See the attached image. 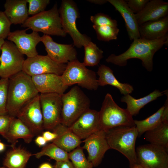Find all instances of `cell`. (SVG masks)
I'll use <instances>...</instances> for the list:
<instances>
[{
    "label": "cell",
    "mask_w": 168,
    "mask_h": 168,
    "mask_svg": "<svg viewBox=\"0 0 168 168\" xmlns=\"http://www.w3.org/2000/svg\"><path fill=\"white\" fill-rule=\"evenodd\" d=\"M168 34L155 40L141 38L134 40L126 51L118 55L112 54L106 61L119 66H124L128 60L138 58L141 60L143 66L148 71L151 72L153 68L154 55L164 45L168 44Z\"/></svg>",
    "instance_id": "cell-1"
},
{
    "label": "cell",
    "mask_w": 168,
    "mask_h": 168,
    "mask_svg": "<svg viewBox=\"0 0 168 168\" xmlns=\"http://www.w3.org/2000/svg\"><path fill=\"white\" fill-rule=\"evenodd\" d=\"M31 77L22 71L9 78L7 114L16 117L22 108L39 94Z\"/></svg>",
    "instance_id": "cell-2"
},
{
    "label": "cell",
    "mask_w": 168,
    "mask_h": 168,
    "mask_svg": "<svg viewBox=\"0 0 168 168\" xmlns=\"http://www.w3.org/2000/svg\"><path fill=\"white\" fill-rule=\"evenodd\" d=\"M105 133L110 148L124 156L129 161L130 168L138 164L135 148L138 132L135 125L117 127L105 131Z\"/></svg>",
    "instance_id": "cell-3"
},
{
    "label": "cell",
    "mask_w": 168,
    "mask_h": 168,
    "mask_svg": "<svg viewBox=\"0 0 168 168\" xmlns=\"http://www.w3.org/2000/svg\"><path fill=\"white\" fill-rule=\"evenodd\" d=\"M98 112L100 129L105 131L117 127L135 125L133 116L126 109L118 106L110 93L106 95Z\"/></svg>",
    "instance_id": "cell-4"
},
{
    "label": "cell",
    "mask_w": 168,
    "mask_h": 168,
    "mask_svg": "<svg viewBox=\"0 0 168 168\" xmlns=\"http://www.w3.org/2000/svg\"><path fill=\"white\" fill-rule=\"evenodd\" d=\"M62 107L61 123L69 127L86 111L89 109V98L77 86L61 95Z\"/></svg>",
    "instance_id": "cell-5"
},
{
    "label": "cell",
    "mask_w": 168,
    "mask_h": 168,
    "mask_svg": "<svg viewBox=\"0 0 168 168\" xmlns=\"http://www.w3.org/2000/svg\"><path fill=\"white\" fill-rule=\"evenodd\" d=\"M21 26L49 35L64 37L67 35L63 28L56 3L50 9L29 17Z\"/></svg>",
    "instance_id": "cell-6"
},
{
    "label": "cell",
    "mask_w": 168,
    "mask_h": 168,
    "mask_svg": "<svg viewBox=\"0 0 168 168\" xmlns=\"http://www.w3.org/2000/svg\"><path fill=\"white\" fill-rule=\"evenodd\" d=\"M58 10L63 28L67 34L71 36L74 46L81 48L91 41L90 37L82 34L77 29L76 21L80 17V13L74 1L62 0Z\"/></svg>",
    "instance_id": "cell-7"
},
{
    "label": "cell",
    "mask_w": 168,
    "mask_h": 168,
    "mask_svg": "<svg viewBox=\"0 0 168 168\" xmlns=\"http://www.w3.org/2000/svg\"><path fill=\"white\" fill-rule=\"evenodd\" d=\"M61 77L64 84L68 86L77 84L86 89L96 90L99 86L96 72L77 59L67 64Z\"/></svg>",
    "instance_id": "cell-8"
},
{
    "label": "cell",
    "mask_w": 168,
    "mask_h": 168,
    "mask_svg": "<svg viewBox=\"0 0 168 168\" xmlns=\"http://www.w3.org/2000/svg\"><path fill=\"white\" fill-rule=\"evenodd\" d=\"M0 56V77L9 78L22 71L25 59L12 42L5 40Z\"/></svg>",
    "instance_id": "cell-9"
},
{
    "label": "cell",
    "mask_w": 168,
    "mask_h": 168,
    "mask_svg": "<svg viewBox=\"0 0 168 168\" xmlns=\"http://www.w3.org/2000/svg\"><path fill=\"white\" fill-rule=\"evenodd\" d=\"M61 95L55 93L39 94L44 129L53 130L61 123Z\"/></svg>",
    "instance_id": "cell-10"
},
{
    "label": "cell",
    "mask_w": 168,
    "mask_h": 168,
    "mask_svg": "<svg viewBox=\"0 0 168 168\" xmlns=\"http://www.w3.org/2000/svg\"><path fill=\"white\" fill-rule=\"evenodd\" d=\"M138 164L143 168H168V152L164 147L151 143L136 149Z\"/></svg>",
    "instance_id": "cell-11"
},
{
    "label": "cell",
    "mask_w": 168,
    "mask_h": 168,
    "mask_svg": "<svg viewBox=\"0 0 168 168\" xmlns=\"http://www.w3.org/2000/svg\"><path fill=\"white\" fill-rule=\"evenodd\" d=\"M66 66L55 62L47 55H38L25 59L22 71L31 77L48 73L61 76Z\"/></svg>",
    "instance_id": "cell-12"
},
{
    "label": "cell",
    "mask_w": 168,
    "mask_h": 168,
    "mask_svg": "<svg viewBox=\"0 0 168 168\" xmlns=\"http://www.w3.org/2000/svg\"><path fill=\"white\" fill-rule=\"evenodd\" d=\"M16 118L24 124L35 136L42 131L44 129L43 120L39 94L22 108Z\"/></svg>",
    "instance_id": "cell-13"
},
{
    "label": "cell",
    "mask_w": 168,
    "mask_h": 168,
    "mask_svg": "<svg viewBox=\"0 0 168 168\" xmlns=\"http://www.w3.org/2000/svg\"><path fill=\"white\" fill-rule=\"evenodd\" d=\"M82 147L88 153L87 160L96 167L101 163L106 152L110 148L107 141L105 131L100 130L90 135L83 141Z\"/></svg>",
    "instance_id": "cell-14"
},
{
    "label": "cell",
    "mask_w": 168,
    "mask_h": 168,
    "mask_svg": "<svg viewBox=\"0 0 168 168\" xmlns=\"http://www.w3.org/2000/svg\"><path fill=\"white\" fill-rule=\"evenodd\" d=\"M47 55L55 62L65 64L77 59V52L72 44H63L54 42L49 35L41 36Z\"/></svg>",
    "instance_id": "cell-15"
},
{
    "label": "cell",
    "mask_w": 168,
    "mask_h": 168,
    "mask_svg": "<svg viewBox=\"0 0 168 168\" xmlns=\"http://www.w3.org/2000/svg\"><path fill=\"white\" fill-rule=\"evenodd\" d=\"M27 29L11 32L7 39L14 43L22 54L26 55L27 58H30L38 55L36 46L41 41V37L38 32L35 31L27 33Z\"/></svg>",
    "instance_id": "cell-16"
},
{
    "label": "cell",
    "mask_w": 168,
    "mask_h": 168,
    "mask_svg": "<svg viewBox=\"0 0 168 168\" xmlns=\"http://www.w3.org/2000/svg\"><path fill=\"white\" fill-rule=\"evenodd\" d=\"M69 128L81 139L86 138L100 130L99 112L89 108Z\"/></svg>",
    "instance_id": "cell-17"
},
{
    "label": "cell",
    "mask_w": 168,
    "mask_h": 168,
    "mask_svg": "<svg viewBox=\"0 0 168 168\" xmlns=\"http://www.w3.org/2000/svg\"><path fill=\"white\" fill-rule=\"evenodd\" d=\"M33 83L40 94L55 93L62 95L68 87L64 84L61 76L53 73L31 77Z\"/></svg>",
    "instance_id": "cell-18"
},
{
    "label": "cell",
    "mask_w": 168,
    "mask_h": 168,
    "mask_svg": "<svg viewBox=\"0 0 168 168\" xmlns=\"http://www.w3.org/2000/svg\"><path fill=\"white\" fill-rule=\"evenodd\" d=\"M168 3L161 0H150L140 12L135 14L138 24L155 21L168 15Z\"/></svg>",
    "instance_id": "cell-19"
},
{
    "label": "cell",
    "mask_w": 168,
    "mask_h": 168,
    "mask_svg": "<svg viewBox=\"0 0 168 168\" xmlns=\"http://www.w3.org/2000/svg\"><path fill=\"white\" fill-rule=\"evenodd\" d=\"M121 15L125 22L129 39L131 40L140 38L138 25L135 14L128 7L127 2L123 0H107Z\"/></svg>",
    "instance_id": "cell-20"
},
{
    "label": "cell",
    "mask_w": 168,
    "mask_h": 168,
    "mask_svg": "<svg viewBox=\"0 0 168 168\" xmlns=\"http://www.w3.org/2000/svg\"><path fill=\"white\" fill-rule=\"evenodd\" d=\"M138 30L141 38L148 40L160 38L167 34L168 16L139 25Z\"/></svg>",
    "instance_id": "cell-21"
},
{
    "label": "cell",
    "mask_w": 168,
    "mask_h": 168,
    "mask_svg": "<svg viewBox=\"0 0 168 168\" xmlns=\"http://www.w3.org/2000/svg\"><path fill=\"white\" fill-rule=\"evenodd\" d=\"M57 134L52 143L67 152H70L80 146L81 139L69 127L60 123L53 130Z\"/></svg>",
    "instance_id": "cell-22"
},
{
    "label": "cell",
    "mask_w": 168,
    "mask_h": 168,
    "mask_svg": "<svg viewBox=\"0 0 168 168\" xmlns=\"http://www.w3.org/2000/svg\"><path fill=\"white\" fill-rule=\"evenodd\" d=\"M26 0H7L3 12L10 23L23 24L29 18Z\"/></svg>",
    "instance_id": "cell-23"
},
{
    "label": "cell",
    "mask_w": 168,
    "mask_h": 168,
    "mask_svg": "<svg viewBox=\"0 0 168 168\" xmlns=\"http://www.w3.org/2000/svg\"><path fill=\"white\" fill-rule=\"evenodd\" d=\"M35 135L20 119L13 117L8 130L4 138L11 143L12 148L16 147L17 139L22 138L27 143L30 142Z\"/></svg>",
    "instance_id": "cell-24"
},
{
    "label": "cell",
    "mask_w": 168,
    "mask_h": 168,
    "mask_svg": "<svg viewBox=\"0 0 168 168\" xmlns=\"http://www.w3.org/2000/svg\"><path fill=\"white\" fill-rule=\"evenodd\" d=\"M168 123V97L165 105L156 112L146 119L141 120H134V123L140 137L146 132L151 130L162 122Z\"/></svg>",
    "instance_id": "cell-25"
},
{
    "label": "cell",
    "mask_w": 168,
    "mask_h": 168,
    "mask_svg": "<svg viewBox=\"0 0 168 168\" xmlns=\"http://www.w3.org/2000/svg\"><path fill=\"white\" fill-rule=\"evenodd\" d=\"M99 86H103L110 85L117 88L121 94H129L133 91V86L128 83H122L118 81L114 74L113 71L108 66L101 65L97 72Z\"/></svg>",
    "instance_id": "cell-26"
},
{
    "label": "cell",
    "mask_w": 168,
    "mask_h": 168,
    "mask_svg": "<svg viewBox=\"0 0 168 168\" xmlns=\"http://www.w3.org/2000/svg\"><path fill=\"white\" fill-rule=\"evenodd\" d=\"M168 92L166 90L160 91L155 90L147 95L141 98L136 99L129 94L124 95L121 99V101L126 103L127 107L126 109L132 116H136L138 114L141 109L145 105L153 101Z\"/></svg>",
    "instance_id": "cell-27"
},
{
    "label": "cell",
    "mask_w": 168,
    "mask_h": 168,
    "mask_svg": "<svg viewBox=\"0 0 168 168\" xmlns=\"http://www.w3.org/2000/svg\"><path fill=\"white\" fill-rule=\"evenodd\" d=\"M12 148L7 153L3 161V166L7 168H24L33 155L21 147Z\"/></svg>",
    "instance_id": "cell-28"
},
{
    "label": "cell",
    "mask_w": 168,
    "mask_h": 168,
    "mask_svg": "<svg viewBox=\"0 0 168 168\" xmlns=\"http://www.w3.org/2000/svg\"><path fill=\"white\" fill-rule=\"evenodd\" d=\"M145 139L150 143L162 147L168 151V123L162 122L145 133Z\"/></svg>",
    "instance_id": "cell-29"
},
{
    "label": "cell",
    "mask_w": 168,
    "mask_h": 168,
    "mask_svg": "<svg viewBox=\"0 0 168 168\" xmlns=\"http://www.w3.org/2000/svg\"><path fill=\"white\" fill-rule=\"evenodd\" d=\"M84 47L83 64L86 66L93 67L97 65L103 57V51L91 41Z\"/></svg>",
    "instance_id": "cell-30"
},
{
    "label": "cell",
    "mask_w": 168,
    "mask_h": 168,
    "mask_svg": "<svg viewBox=\"0 0 168 168\" xmlns=\"http://www.w3.org/2000/svg\"><path fill=\"white\" fill-rule=\"evenodd\" d=\"M33 155L37 159L46 156L56 161L69 159L68 153L53 143L46 145L40 152Z\"/></svg>",
    "instance_id": "cell-31"
},
{
    "label": "cell",
    "mask_w": 168,
    "mask_h": 168,
    "mask_svg": "<svg viewBox=\"0 0 168 168\" xmlns=\"http://www.w3.org/2000/svg\"><path fill=\"white\" fill-rule=\"evenodd\" d=\"M82 147L78 146L68 153L69 159L72 164L74 168H93V166L86 158Z\"/></svg>",
    "instance_id": "cell-32"
},
{
    "label": "cell",
    "mask_w": 168,
    "mask_h": 168,
    "mask_svg": "<svg viewBox=\"0 0 168 168\" xmlns=\"http://www.w3.org/2000/svg\"><path fill=\"white\" fill-rule=\"evenodd\" d=\"M92 26L99 40L107 42L117 39L119 31L117 27L109 26H97L94 25Z\"/></svg>",
    "instance_id": "cell-33"
},
{
    "label": "cell",
    "mask_w": 168,
    "mask_h": 168,
    "mask_svg": "<svg viewBox=\"0 0 168 168\" xmlns=\"http://www.w3.org/2000/svg\"><path fill=\"white\" fill-rule=\"evenodd\" d=\"M9 79H0V115L7 114V105Z\"/></svg>",
    "instance_id": "cell-34"
},
{
    "label": "cell",
    "mask_w": 168,
    "mask_h": 168,
    "mask_svg": "<svg viewBox=\"0 0 168 168\" xmlns=\"http://www.w3.org/2000/svg\"><path fill=\"white\" fill-rule=\"evenodd\" d=\"M90 20L94 26H109L117 27V22L116 20L112 19L108 15L103 13H98L94 16H91Z\"/></svg>",
    "instance_id": "cell-35"
},
{
    "label": "cell",
    "mask_w": 168,
    "mask_h": 168,
    "mask_svg": "<svg viewBox=\"0 0 168 168\" xmlns=\"http://www.w3.org/2000/svg\"><path fill=\"white\" fill-rule=\"evenodd\" d=\"M29 4V15L33 16L44 11L49 3V0H26Z\"/></svg>",
    "instance_id": "cell-36"
},
{
    "label": "cell",
    "mask_w": 168,
    "mask_h": 168,
    "mask_svg": "<svg viewBox=\"0 0 168 168\" xmlns=\"http://www.w3.org/2000/svg\"><path fill=\"white\" fill-rule=\"evenodd\" d=\"M10 21L3 12L0 10V38H7L11 32Z\"/></svg>",
    "instance_id": "cell-37"
},
{
    "label": "cell",
    "mask_w": 168,
    "mask_h": 168,
    "mask_svg": "<svg viewBox=\"0 0 168 168\" xmlns=\"http://www.w3.org/2000/svg\"><path fill=\"white\" fill-rule=\"evenodd\" d=\"M149 0H129L126 2L130 9L134 13L141 11L144 7Z\"/></svg>",
    "instance_id": "cell-38"
},
{
    "label": "cell",
    "mask_w": 168,
    "mask_h": 168,
    "mask_svg": "<svg viewBox=\"0 0 168 168\" xmlns=\"http://www.w3.org/2000/svg\"><path fill=\"white\" fill-rule=\"evenodd\" d=\"M12 117L8 114L0 115V134L3 138L8 130Z\"/></svg>",
    "instance_id": "cell-39"
},
{
    "label": "cell",
    "mask_w": 168,
    "mask_h": 168,
    "mask_svg": "<svg viewBox=\"0 0 168 168\" xmlns=\"http://www.w3.org/2000/svg\"><path fill=\"white\" fill-rule=\"evenodd\" d=\"M54 168H74L72 163L69 159L57 161Z\"/></svg>",
    "instance_id": "cell-40"
},
{
    "label": "cell",
    "mask_w": 168,
    "mask_h": 168,
    "mask_svg": "<svg viewBox=\"0 0 168 168\" xmlns=\"http://www.w3.org/2000/svg\"><path fill=\"white\" fill-rule=\"evenodd\" d=\"M42 136L47 142L52 141L55 139L57 137V134L54 132H51L49 131H46L43 132Z\"/></svg>",
    "instance_id": "cell-41"
},
{
    "label": "cell",
    "mask_w": 168,
    "mask_h": 168,
    "mask_svg": "<svg viewBox=\"0 0 168 168\" xmlns=\"http://www.w3.org/2000/svg\"><path fill=\"white\" fill-rule=\"evenodd\" d=\"M35 142L38 146L40 147L45 145L47 141L42 136L39 135L35 138Z\"/></svg>",
    "instance_id": "cell-42"
},
{
    "label": "cell",
    "mask_w": 168,
    "mask_h": 168,
    "mask_svg": "<svg viewBox=\"0 0 168 168\" xmlns=\"http://www.w3.org/2000/svg\"><path fill=\"white\" fill-rule=\"evenodd\" d=\"M87 1L95 4L100 5L104 4L108 2L107 0H88Z\"/></svg>",
    "instance_id": "cell-43"
},
{
    "label": "cell",
    "mask_w": 168,
    "mask_h": 168,
    "mask_svg": "<svg viewBox=\"0 0 168 168\" xmlns=\"http://www.w3.org/2000/svg\"><path fill=\"white\" fill-rule=\"evenodd\" d=\"M39 168H54L51 164L47 162H44L41 164Z\"/></svg>",
    "instance_id": "cell-44"
},
{
    "label": "cell",
    "mask_w": 168,
    "mask_h": 168,
    "mask_svg": "<svg viewBox=\"0 0 168 168\" xmlns=\"http://www.w3.org/2000/svg\"><path fill=\"white\" fill-rule=\"evenodd\" d=\"M6 145L0 140V152L3 151L5 149Z\"/></svg>",
    "instance_id": "cell-45"
},
{
    "label": "cell",
    "mask_w": 168,
    "mask_h": 168,
    "mask_svg": "<svg viewBox=\"0 0 168 168\" xmlns=\"http://www.w3.org/2000/svg\"><path fill=\"white\" fill-rule=\"evenodd\" d=\"M5 40L2 39L0 38V51L1 50L2 47L4 42Z\"/></svg>",
    "instance_id": "cell-46"
},
{
    "label": "cell",
    "mask_w": 168,
    "mask_h": 168,
    "mask_svg": "<svg viewBox=\"0 0 168 168\" xmlns=\"http://www.w3.org/2000/svg\"><path fill=\"white\" fill-rule=\"evenodd\" d=\"M130 168H143L142 166H141L140 165L138 164L137 165L132 167Z\"/></svg>",
    "instance_id": "cell-47"
},
{
    "label": "cell",
    "mask_w": 168,
    "mask_h": 168,
    "mask_svg": "<svg viewBox=\"0 0 168 168\" xmlns=\"http://www.w3.org/2000/svg\"><path fill=\"white\" fill-rule=\"evenodd\" d=\"M0 168H7L5 167H0Z\"/></svg>",
    "instance_id": "cell-48"
}]
</instances>
